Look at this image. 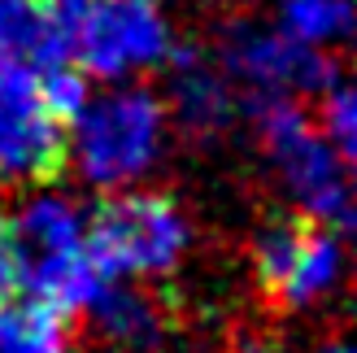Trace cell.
Masks as SVG:
<instances>
[{
    "label": "cell",
    "mask_w": 357,
    "mask_h": 353,
    "mask_svg": "<svg viewBox=\"0 0 357 353\" xmlns=\"http://www.w3.org/2000/svg\"><path fill=\"white\" fill-rule=\"evenodd\" d=\"M66 162V127L48 110L40 70L0 57V179L44 183Z\"/></svg>",
    "instance_id": "7"
},
{
    "label": "cell",
    "mask_w": 357,
    "mask_h": 353,
    "mask_svg": "<svg viewBox=\"0 0 357 353\" xmlns=\"http://www.w3.org/2000/svg\"><path fill=\"white\" fill-rule=\"evenodd\" d=\"M9 292H17V244H13L9 223L0 218V296Z\"/></svg>",
    "instance_id": "15"
},
{
    "label": "cell",
    "mask_w": 357,
    "mask_h": 353,
    "mask_svg": "<svg viewBox=\"0 0 357 353\" xmlns=\"http://www.w3.org/2000/svg\"><path fill=\"white\" fill-rule=\"evenodd\" d=\"M318 96H323V127L318 131L331 140L344 162H353L357 157V100H353V92L335 79L327 92H318Z\"/></svg>",
    "instance_id": "14"
},
{
    "label": "cell",
    "mask_w": 357,
    "mask_h": 353,
    "mask_svg": "<svg viewBox=\"0 0 357 353\" xmlns=\"http://www.w3.org/2000/svg\"><path fill=\"white\" fill-rule=\"evenodd\" d=\"M9 232L17 244V288H26L61 314L92 301L100 275L87 257V223L75 201H66L61 192H40L17 209Z\"/></svg>",
    "instance_id": "2"
},
{
    "label": "cell",
    "mask_w": 357,
    "mask_h": 353,
    "mask_svg": "<svg viewBox=\"0 0 357 353\" xmlns=\"http://www.w3.org/2000/svg\"><path fill=\"white\" fill-rule=\"evenodd\" d=\"M66 314L40 296H0V353H61Z\"/></svg>",
    "instance_id": "12"
},
{
    "label": "cell",
    "mask_w": 357,
    "mask_h": 353,
    "mask_svg": "<svg viewBox=\"0 0 357 353\" xmlns=\"http://www.w3.org/2000/svg\"><path fill=\"white\" fill-rule=\"evenodd\" d=\"M257 131H261V149L271 157L279 183L301 205V214L344 232L353 223L349 162L305 118V110L283 96L257 100Z\"/></svg>",
    "instance_id": "3"
},
{
    "label": "cell",
    "mask_w": 357,
    "mask_h": 353,
    "mask_svg": "<svg viewBox=\"0 0 357 353\" xmlns=\"http://www.w3.org/2000/svg\"><path fill=\"white\" fill-rule=\"evenodd\" d=\"M0 57L48 70L75 61V52H70V35L52 22L44 0H0Z\"/></svg>",
    "instance_id": "11"
},
{
    "label": "cell",
    "mask_w": 357,
    "mask_h": 353,
    "mask_svg": "<svg viewBox=\"0 0 357 353\" xmlns=\"http://www.w3.org/2000/svg\"><path fill=\"white\" fill-rule=\"evenodd\" d=\"M279 31L310 48L344 44L353 31V5L349 0H279Z\"/></svg>",
    "instance_id": "13"
},
{
    "label": "cell",
    "mask_w": 357,
    "mask_h": 353,
    "mask_svg": "<svg viewBox=\"0 0 357 353\" xmlns=\"http://www.w3.org/2000/svg\"><path fill=\"white\" fill-rule=\"evenodd\" d=\"M83 310L92 314L96 336L118 353H157L166 340V314L157 296L135 288L131 279H100Z\"/></svg>",
    "instance_id": "10"
},
{
    "label": "cell",
    "mask_w": 357,
    "mask_h": 353,
    "mask_svg": "<svg viewBox=\"0 0 357 353\" xmlns=\"http://www.w3.org/2000/svg\"><path fill=\"white\" fill-rule=\"evenodd\" d=\"M240 353H266V349H261V345H244Z\"/></svg>",
    "instance_id": "17"
},
{
    "label": "cell",
    "mask_w": 357,
    "mask_h": 353,
    "mask_svg": "<svg viewBox=\"0 0 357 353\" xmlns=\"http://www.w3.org/2000/svg\"><path fill=\"white\" fill-rule=\"evenodd\" d=\"M222 70H227V79L253 87L257 100H271V96L292 100L305 92H327L340 79L327 52L288 40L279 27L275 31L231 27L222 40Z\"/></svg>",
    "instance_id": "8"
},
{
    "label": "cell",
    "mask_w": 357,
    "mask_h": 353,
    "mask_svg": "<svg viewBox=\"0 0 357 353\" xmlns=\"http://www.w3.org/2000/svg\"><path fill=\"white\" fill-rule=\"evenodd\" d=\"M170 22L157 0H83L75 66L92 79H131L170 57Z\"/></svg>",
    "instance_id": "6"
},
{
    "label": "cell",
    "mask_w": 357,
    "mask_h": 353,
    "mask_svg": "<svg viewBox=\"0 0 357 353\" xmlns=\"http://www.w3.org/2000/svg\"><path fill=\"white\" fill-rule=\"evenodd\" d=\"M66 157L92 188H131L157 166L166 144V105L149 87H109L70 118Z\"/></svg>",
    "instance_id": "1"
},
{
    "label": "cell",
    "mask_w": 357,
    "mask_h": 353,
    "mask_svg": "<svg viewBox=\"0 0 357 353\" xmlns=\"http://www.w3.org/2000/svg\"><path fill=\"white\" fill-rule=\"evenodd\" d=\"M170 110L192 135L222 131L236 114V87L201 48H170Z\"/></svg>",
    "instance_id": "9"
},
{
    "label": "cell",
    "mask_w": 357,
    "mask_h": 353,
    "mask_svg": "<svg viewBox=\"0 0 357 353\" xmlns=\"http://www.w3.org/2000/svg\"><path fill=\"white\" fill-rule=\"evenodd\" d=\"M83 240L100 279H149L178 266L192 227L162 192H114L96 205Z\"/></svg>",
    "instance_id": "4"
},
{
    "label": "cell",
    "mask_w": 357,
    "mask_h": 353,
    "mask_svg": "<svg viewBox=\"0 0 357 353\" xmlns=\"http://www.w3.org/2000/svg\"><path fill=\"white\" fill-rule=\"evenodd\" d=\"M253 271L261 292L283 310H305L340 284L344 275V240L335 227L314 218H275L261 227L253 244Z\"/></svg>",
    "instance_id": "5"
},
{
    "label": "cell",
    "mask_w": 357,
    "mask_h": 353,
    "mask_svg": "<svg viewBox=\"0 0 357 353\" xmlns=\"http://www.w3.org/2000/svg\"><path fill=\"white\" fill-rule=\"evenodd\" d=\"M314 353H353L344 340H331V345H323V349H314Z\"/></svg>",
    "instance_id": "16"
}]
</instances>
